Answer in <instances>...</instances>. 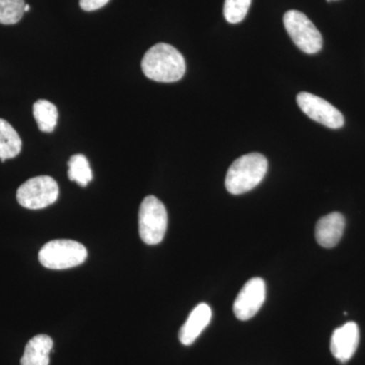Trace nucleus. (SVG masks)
Returning <instances> with one entry per match:
<instances>
[{"instance_id": "2eb2a0df", "label": "nucleus", "mask_w": 365, "mask_h": 365, "mask_svg": "<svg viewBox=\"0 0 365 365\" xmlns=\"http://www.w3.org/2000/svg\"><path fill=\"white\" fill-rule=\"evenodd\" d=\"M68 178L71 181L76 182L81 186H88L93 180L90 163L83 155H74L69 158Z\"/></svg>"}, {"instance_id": "dca6fc26", "label": "nucleus", "mask_w": 365, "mask_h": 365, "mask_svg": "<svg viewBox=\"0 0 365 365\" xmlns=\"http://www.w3.org/2000/svg\"><path fill=\"white\" fill-rule=\"evenodd\" d=\"M25 0H0V24L14 25L25 14Z\"/></svg>"}, {"instance_id": "4468645a", "label": "nucleus", "mask_w": 365, "mask_h": 365, "mask_svg": "<svg viewBox=\"0 0 365 365\" xmlns=\"http://www.w3.org/2000/svg\"><path fill=\"white\" fill-rule=\"evenodd\" d=\"M33 115L42 132L51 133L57 126L58 111L56 106L47 100H39L33 106Z\"/></svg>"}, {"instance_id": "423d86ee", "label": "nucleus", "mask_w": 365, "mask_h": 365, "mask_svg": "<svg viewBox=\"0 0 365 365\" xmlns=\"http://www.w3.org/2000/svg\"><path fill=\"white\" fill-rule=\"evenodd\" d=\"M283 23L294 44L307 54H316L323 47V37L312 21L302 11H288Z\"/></svg>"}, {"instance_id": "a211bd4d", "label": "nucleus", "mask_w": 365, "mask_h": 365, "mask_svg": "<svg viewBox=\"0 0 365 365\" xmlns=\"http://www.w3.org/2000/svg\"><path fill=\"white\" fill-rule=\"evenodd\" d=\"M110 0H79V6L86 11H93L102 9Z\"/></svg>"}, {"instance_id": "6ab92c4d", "label": "nucleus", "mask_w": 365, "mask_h": 365, "mask_svg": "<svg viewBox=\"0 0 365 365\" xmlns=\"http://www.w3.org/2000/svg\"><path fill=\"white\" fill-rule=\"evenodd\" d=\"M30 9H31L30 6H29V4H26V6H25V13H26V11H30Z\"/></svg>"}, {"instance_id": "20e7f679", "label": "nucleus", "mask_w": 365, "mask_h": 365, "mask_svg": "<svg viewBox=\"0 0 365 365\" xmlns=\"http://www.w3.org/2000/svg\"><path fill=\"white\" fill-rule=\"evenodd\" d=\"M139 235L146 245H158L163 241L168 228L165 206L157 197L148 196L139 208Z\"/></svg>"}, {"instance_id": "ddd939ff", "label": "nucleus", "mask_w": 365, "mask_h": 365, "mask_svg": "<svg viewBox=\"0 0 365 365\" xmlns=\"http://www.w3.org/2000/svg\"><path fill=\"white\" fill-rule=\"evenodd\" d=\"M21 139L16 129L6 120L0 119V160L2 163L21 153Z\"/></svg>"}, {"instance_id": "6e6552de", "label": "nucleus", "mask_w": 365, "mask_h": 365, "mask_svg": "<svg viewBox=\"0 0 365 365\" xmlns=\"http://www.w3.org/2000/svg\"><path fill=\"white\" fill-rule=\"evenodd\" d=\"M266 299V284L260 277L252 278L235 300L234 313L241 321H248L260 311Z\"/></svg>"}, {"instance_id": "f3484780", "label": "nucleus", "mask_w": 365, "mask_h": 365, "mask_svg": "<svg viewBox=\"0 0 365 365\" xmlns=\"http://www.w3.org/2000/svg\"><path fill=\"white\" fill-rule=\"evenodd\" d=\"M252 0H225L223 14L230 24L241 23L248 14Z\"/></svg>"}, {"instance_id": "9d476101", "label": "nucleus", "mask_w": 365, "mask_h": 365, "mask_svg": "<svg viewBox=\"0 0 365 365\" xmlns=\"http://www.w3.org/2000/svg\"><path fill=\"white\" fill-rule=\"evenodd\" d=\"M345 217L339 212L324 216L316 225V240L319 246L330 249L337 246L345 230Z\"/></svg>"}, {"instance_id": "0eeeda50", "label": "nucleus", "mask_w": 365, "mask_h": 365, "mask_svg": "<svg viewBox=\"0 0 365 365\" xmlns=\"http://www.w3.org/2000/svg\"><path fill=\"white\" fill-rule=\"evenodd\" d=\"M297 102L302 111L314 121L331 129H339L344 126L345 120L342 113L324 98L304 91L297 95Z\"/></svg>"}, {"instance_id": "9b49d317", "label": "nucleus", "mask_w": 365, "mask_h": 365, "mask_svg": "<svg viewBox=\"0 0 365 365\" xmlns=\"http://www.w3.org/2000/svg\"><path fill=\"white\" fill-rule=\"evenodd\" d=\"M212 317V311L207 304H200L190 314L186 323L179 332V339L182 345L193 344L200 334L209 325Z\"/></svg>"}, {"instance_id": "f257e3e1", "label": "nucleus", "mask_w": 365, "mask_h": 365, "mask_svg": "<svg viewBox=\"0 0 365 365\" xmlns=\"http://www.w3.org/2000/svg\"><path fill=\"white\" fill-rule=\"evenodd\" d=\"M144 76L158 83H176L185 76L186 61L176 48L165 43L153 46L141 61Z\"/></svg>"}, {"instance_id": "39448f33", "label": "nucleus", "mask_w": 365, "mask_h": 365, "mask_svg": "<svg viewBox=\"0 0 365 365\" xmlns=\"http://www.w3.org/2000/svg\"><path fill=\"white\" fill-rule=\"evenodd\" d=\"M59 196L57 182L49 176L34 177L21 185L16 200L23 207L38 210L56 202Z\"/></svg>"}, {"instance_id": "f8f14e48", "label": "nucleus", "mask_w": 365, "mask_h": 365, "mask_svg": "<svg viewBox=\"0 0 365 365\" xmlns=\"http://www.w3.org/2000/svg\"><path fill=\"white\" fill-rule=\"evenodd\" d=\"M53 340L44 334L35 336L26 344L21 365H49Z\"/></svg>"}, {"instance_id": "7ed1b4c3", "label": "nucleus", "mask_w": 365, "mask_h": 365, "mask_svg": "<svg viewBox=\"0 0 365 365\" xmlns=\"http://www.w3.org/2000/svg\"><path fill=\"white\" fill-rule=\"evenodd\" d=\"M88 258V250L72 240H54L45 244L39 252L40 263L52 270H64L81 265Z\"/></svg>"}, {"instance_id": "f03ea898", "label": "nucleus", "mask_w": 365, "mask_h": 365, "mask_svg": "<svg viewBox=\"0 0 365 365\" xmlns=\"http://www.w3.org/2000/svg\"><path fill=\"white\" fill-rule=\"evenodd\" d=\"M268 160L258 153L235 160L227 170L225 188L232 195H241L256 188L267 174Z\"/></svg>"}, {"instance_id": "aec40b11", "label": "nucleus", "mask_w": 365, "mask_h": 365, "mask_svg": "<svg viewBox=\"0 0 365 365\" xmlns=\"http://www.w3.org/2000/svg\"><path fill=\"white\" fill-rule=\"evenodd\" d=\"M328 1H331V0H328Z\"/></svg>"}, {"instance_id": "1a4fd4ad", "label": "nucleus", "mask_w": 365, "mask_h": 365, "mask_svg": "<svg viewBox=\"0 0 365 365\" xmlns=\"http://www.w3.org/2000/svg\"><path fill=\"white\" fill-rule=\"evenodd\" d=\"M359 344V328L354 322L336 329L331 338V352L341 364L352 359Z\"/></svg>"}]
</instances>
